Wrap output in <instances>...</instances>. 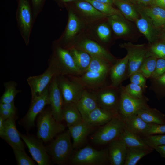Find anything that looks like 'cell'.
<instances>
[{
    "label": "cell",
    "instance_id": "obj_11",
    "mask_svg": "<svg viewBox=\"0 0 165 165\" xmlns=\"http://www.w3.org/2000/svg\"><path fill=\"white\" fill-rule=\"evenodd\" d=\"M72 48L84 51L89 54L91 57L104 59L113 64H114L118 59L114 57L108 49L88 37L85 33L69 49Z\"/></svg>",
    "mask_w": 165,
    "mask_h": 165
},
{
    "label": "cell",
    "instance_id": "obj_18",
    "mask_svg": "<svg viewBox=\"0 0 165 165\" xmlns=\"http://www.w3.org/2000/svg\"><path fill=\"white\" fill-rule=\"evenodd\" d=\"M20 136L28 147L33 159L39 165H48L51 163L50 156L46 148L38 140L33 137L20 133Z\"/></svg>",
    "mask_w": 165,
    "mask_h": 165
},
{
    "label": "cell",
    "instance_id": "obj_32",
    "mask_svg": "<svg viewBox=\"0 0 165 165\" xmlns=\"http://www.w3.org/2000/svg\"><path fill=\"white\" fill-rule=\"evenodd\" d=\"M142 119L150 124H165V115L155 108L142 109L136 113Z\"/></svg>",
    "mask_w": 165,
    "mask_h": 165
},
{
    "label": "cell",
    "instance_id": "obj_43",
    "mask_svg": "<svg viewBox=\"0 0 165 165\" xmlns=\"http://www.w3.org/2000/svg\"><path fill=\"white\" fill-rule=\"evenodd\" d=\"M17 165H34L35 162L28 156L24 150L13 148Z\"/></svg>",
    "mask_w": 165,
    "mask_h": 165
},
{
    "label": "cell",
    "instance_id": "obj_48",
    "mask_svg": "<svg viewBox=\"0 0 165 165\" xmlns=\"http://www.w3.org/2000/svg\"><path fill=\"white\" fill-rule=\"evenodd\" d=\"M0 109L16 112L14 101L11 103H0Z\"/></svg>",
    "mask_w": 165,
    "mask_h": 165
},
{
    "label": "cell",
    "instance_id": "obj_25",
    "mask_svg": "<svg viewBox=\"0 0 165 165\" xmlns=\"http://www.w3.org/2000/svg\"><path fill=\"white\" fill-rule=\"evenodd\" d=\"M140 16L135 22L140 32L143 34L149 44L155 42L156 36V28L151 20L142 11L137 9Z\"/></svg>",
    "mask_w": 165,
    "mask_h": 165
},
{
    "label": "cell",
    "instance_id": "obj_1",
    "mask_svg": "<svg viewBox=\"0 0 165 165\" xmlns=\"http://www.w3.org/2000/svg\"><path fill=\"white\" fill-rule=\"evenodd\" d=\"M91 57L88 68L81 74L67 76L81 84L85 89L94 90L106 85L107 78L113 64L101 58Z\"/></svg>",
    "mask_w": 165,
    "mask_h": 165
},
{
    "label": "cell",
    "instance_id": "obj_26",
    "mask_svg": "<svg viewBox=\"0 0 165 165\" xmlns=\"http://www.w3.org/2000/svg\"><path fill=\"white\" fill-rule=\"evenodd\" d=\"M123 118L125 128L141 137L147 131L151 124L145 122L137 113Z\"/></svg>",
    "mask_w": 165,
    "mask_h": 165
},
{
    "label": "cell",
    "instance_id": "obj_36",
    "mask_svg": "<svg viewBox=\"0 0 165 165\" xmlns=\"http://www.w3.org/2000/svg\"><path fill=\"white\" fill-rule=\"evenodd\" d=\"M4 85L5 90L1 97L0 103H11L14 101L16 95L20 91L16 89L17 83L14 81H11L5 82Z\"/></svg>",
    "mask_w": 165,
    "mask_h": 165
},
{
    "label": "cell",
    "instance_id": "obj_4",
    "mask_svg": "<svg viewBox=\"0 0 165 165\" xmlns=\"http://www.w3.org/2000/svg\"><path fill=\"white\" fill-rule=\"evenodd\" d=\"M125 128L123 117L117 114L93 134L91 137L92 141L97 145L109 144L118 138Z\"/></svg>",
    "mask_w": 165,
    "mask_h": 165
},
{
    "label": "cell",
    "instance_id": "obj_39",
    "mask_svg": "<svg viewBox=\"0 0 165 165\" xmlns=\"http://www.w3.org/2000/svg\"><path fill=\"white\" fill-rule=\"evenodd\" d=\"M141 137L145 143L154 150L159 146L165 145V134L149 135Z\"/></svg>",
    "mask_w": 165,
    "mask_h": 165
},
{
    "label": "cell",
    "instance_id": "obj_35",
    "mask_svg": "<svg viewBox=\"0 0 165 165\" xmlns=\"http://www.w3.org/2000/svg\"><path fill=\"white\" fill-rule=\"evenodd\" d=\"M153 151L141 148L127 147L124 165H136L141 158Z\"/></svg>",
    "mask_w": 165,
    "mask_h": 165
},
{
    "label": "cell",
    "instance_id": "obj_23",
    "mask_svg": "<svg viewBox=\"0 0 165 165\" xmlns=\"http://www.w3.org/2000/svg\"><path fill=\"white\" fill-rule=\"evenodd\" d=\"M108 149V157L111 165H124L127 147L124 143L119 138L109 143Z\"/></svg>",
    "mask_w": 165,
    "mask_h": 165
},
{
    "label": "cell",
    "instance_id": "obj_29",
    "mask_svg": "<svg viewBox=\"0 0 165 165\" xmlns=\"http://www.w3.org/2000/svg\"><path fill=\"white\" fill-rule=\"evenodd\" d=\"M149 6L138 9L149 18L156 28L163 27L165 25V9L156 6Z\"/></svg>",
    "mask_w": 165,
    "mask_h": 165
},
{
    "label": "cell",
    "instance_id": "obj_42",
    "mask_svg": "<svg viewBox=\"0 0 165 165\" xmlns=\"http://www.w3.org/2000/svg\"><path fill=\"white\" fill-rule=\"evenodd\" d=\"M151 79L150 89L158 96L160 93L165 91V73L160 76Z\"/></svg>",
    "mask_w": 165,
    "mask_h": 165
},
{
    "label": "cell",
    "instance_id": "obj_15",
    "mask_svg": "<svg viewBox=\"0 0 165 165\" xmlns=\"http://www.w3.org/2000/svg\"><path fill=\"white\" fill-rule=\"evenodd\" d=\"M121 84L119 87L121 95L119 106V113L123 117L136 114L140 110L148 108V99L146 97L142 98H136L127 94L124 91Z\"/></svg>",
    "mask_w": 165,
    "mask_h": 165
},
{
    "label": "cell",
    "instance_id": "obj_45",
    "mask_svg": "<svg viewBox=\"0 0 165 165\" xmlns=\"http://www.w3.org/2000/svg\"><path fill=\"white\" fill-rule=\"evenodd\" d=\"M46 0H30L32 6L34 21L42 11Z\"/></svg>",
    "mask_w": 165,
    "mask_h": 165
},
{
    "label": "cell",
    "instance_id": "obj_14",
    "mask_svg": "<svg viewBox=\"0 0 165 165\" xmlns=\"http://www.w3.org/2000/svg\"><path fill=\"white\" fill-rule=\"evenodd\" d=\"M49 86L40 95L31 99L28 112L19 122L21 125L28 129L35 126V120L37 116L43 110L46 105L50 104Z\"/></svg>",
    "mask_w": 165,
    "mask_h": 165
},
{
    "label": "cell",
    "instance_id": "obj_47",
    "mask_svg": "<svg viewBox=\"0 0 165 165\" xmlns=\"http://www.w3.org/2000/svg\"><path fill=\"white\" fill-rule=\"evenodd\" d=\"M157 134H165V124H151L148 130L141 137Z\"/></svg>",
    "mask_w": 165,
    "mask_h": 165
},
{
    "label": "cell",
    "instance_id": "obj_51",
    "mask_svg": "<svg viewBox=\"0 0 165 165\" xmlns=\"http://www.w3.org/2000/svg\"><path fill=\"white\" fill-rule=\"evenodd\" d=\"M149 5L156 6L165 9V0H152Z\"/></svg>",
    "mask_w": 165,
    "mask_h": 165
},
{
    "label": "cell",
    "instance_id": "obj_20",
    "mask_svg": "<svg viewBox=\"0 0 165 165\" xmlns=\"http://www.w3.org/2000/svg\"><path fill=\"white\" fill-rule=\"evenodd\" d=\"M50 105L53 115L57 121L61 122L63 120L62 111L64 100L57 81V76H55L49 86Z\"/></svg>",
    "mask_w": 165,
    "mask_h": 165
},
{
    "label": "cell",
    "instance_id": "obj_28",
    "mask_svg": "<svg viewBox=\"0 0 165 165\" xmlns=\"http://www.w3.org/2000/svg\"><path fill=\"white\" fill-rule=\"evenodd\" d=\"M117 114L98 106L90 113L85 121L96 127L101 126L110 121Z\"/></svg>",
    "mask_w": 165,
    "mask_h": 165
},
{
    "label": "cell",
    "instance_id": "obj_10",
    "mask_svg": "<svg viewBox=\"0 0 165 165\" xmlns=\"http://www.w3.org/2000/svg\"><path fill=\"white\" fill-rule=\"evenodd\" d=\"M93 91L98 107L115 113H119L121 95L119 86L116 87L106 84Z\"/></svg>",
    "mask_w": 165,
    "mask_h": 165
},
{
    "label": "cell",
    "instance_id": "obj_8",
    "mask_svg": "<svg viewBox=\"0 0 165 165\" xmlns=\"http://www.w3.org/2000/svg\"><path fill=\"white\" fill-rule=\"evenodd\" d=\"M68 130L58 135L51 143L50 151L53 162L58 165L65 163L74 148Z\"/></svg>",
    "mask_w": 165,
    "mask_h": 165
},
{
    "label": "cell",
    "instance_id": "obj_24",
    "mask_svg": "<svg viewBox=\"0 0 165 165\" xmlns=\"http://www.w3.org/2000/svg\"><path fill=\"white\" fill-rule=\"evenodd\" d=\"M76 104L84 121L98 107L93 91L86 89L82 91Z\"/></svg>",
    "mask_w": 165,
    "mask_h": 165
},
{
    "label": "cell",
    "instance_id": "obj_30",
    "mask_svg": "<svg viewBox=\"0 0 165 165\" xmlns=\"http://www.w3.org/2000/svg\"><path fill=\"white\" fill-rule=\"evenodd\" d=\"M118 138L122 140L127 148L154 150L145 143L141 136L130 132L125 128Z\"/></svg>",
    "mask_w": 165,
    "mask_h": 165
},
{
    "label": "cell",
    "instance_id": "obj_54",
    "mask_svg": "<svg viewBox=\"0 0 165 165\" xmlns=\"http://www.w3.org/2000/svg\"><path fill=\"white\" fill-rule=\"evenodd\" d=\"M136 2L145 5H150L152 0H135Z\"/></svg>",
    "mask_w": 165,
    "mask_h": 165
},
{
    "label": "cell",
    "instance_id": "obj_49",
    "mask_svg": "<svg viewBox=\"0 0 165 165\" xmlns=\"http://www.w3.org/2000/svg\"><path fill=\"white\" fill-rule=\"evenodd\" d=\"M16 112L0 109V116L5 120L15 115Z\"/></svg>",
    "mask_w": 165,
    "mask_h": 165
},
{
    "label": "cell",
    "instance_id": "obj_12",
    "mask_svg": "<svg viewBox=\"0 0 165 165\" xmlns=\"http://www.w3.org/2000/svg\"><path fill=\"white\" fill-rule=\"evenodd\" d=\"M119 47L125 49L128 56V77L138 71L145 59L151 56L145 44H135L131 42L121 43Z\"/></svg>",
    "mask_w": 165,
    "mask_h": 165
},
{
    "label": "cell",
    "instance_id": "obj_38",
    "mask_svg": "<svg viewBox=\"0 0 165 165\" xmlns=\"http://www.w3.org/2000/svg\"><path fill=\"white\" fill-rule=\"evenodd\" d=\"M157 59L154 56L148 57L144 61L138 71L141 72L146 79H150L155 70Z\"/></svg>",
    "mask_w": 165,
    "mask_h": 165
},
{
    "label": "cell",
    "instance_id": "obj_21",
    "mask_svg": "<svg viewBox=\"0 0 165 165\" xmlns=\"http://www.w3.org/2000/svg\"><path fill=\"white\" fill-rule=\"evenodd\" d=\"M128 56L127 54L123 58L118 59L112 66L109 75L110 85L117 87L128 77Z\"/></svg>",
    "mask_w": 165,
    "mask_h": 165
},
{
    "label": "cell",
    "instance_id": "obj_57",
    "mask_svg": "<svg viewBox=\"0 0 165 165\" xmlns=\"http://www.w3.org/2000/svg\"><path fill=\"white\" fill-rule=\"evenodd\" d=\"M163 42L165 43V34L164 35L163 37Z\"/></svg>",
    "mask_w": 165,
    "mask_h": 165
},
{
    "label": "cell",
    "instance_id": "obj_5",
    "mask_svg": "<svg viewBox=\"0 0 165 165\" xmlns=\"http://www.w3.org/2000/svg\"><path fill=\"white\" fill-rule=\"evenodd\" d=\"M39 114L37 122V136L39 139L47 142L64 131L65 126L55 119L51 109L43 110Z\"/></svg>",
    "mask_w": 165,
    "mask_h": 165
},
{
    "label": "cell",
    "instance_id": "obj_41",
    "mask_svg": "<svg viewBox=\"0 0 165 165\" xmlns=\"http://www.w3.org/2000/svg\"><path fill=\"white\" fill-rule=\"evenodd\" d=\"M151 56L165 60V43L154 42L147 46Z\"/></svg>",
    "mask_w": 165,
    "mask_h": 165
},
{
    "label": "cell",
    "instance_id": "obj_22",
    "mask_svg": "<svg viewBox=\"0 0 165 165\" xmlns=\"http://www.w3.org/2000/svg\"><path fill=\"white\" fill-rule=\"evenodd\" d=\"M85 121L70 127L68 130L73 139L74 148H77L85 143L88 136L96 128Z\"/></svg>",
    "mask_w": 165,
    "mask_h": 165
},
{
    "label": "cell",
    "instance_id": "obj_13",
    "mask_svg": "<svg viewBox=\"0 0 165 165\" xmlns=\"http://www.w3.org/2000/svg\"><path fill=\"white\" fill-rule=\"evenodd\" d=\"M59 75L56 67L49 61V66L43 73L38 75L31 76L27 79L31 91V99L40 95L49 85L55 76Z\"/></svg>",
    "mask_w": 165,
    "mask_h": 165
},
{
    "label": "cell",
    "instance_id": "obj_58",
    "mask_svg": "<svg viewBox=\"0 0 165 165\" xmlns=\"http://www.w3.org/2000/svg\"><path fill=\"white\" fill-rule=\"evenodd\" d=\"M163 27L164 30H165V25L163 26Z\"/></svg>",
    "mask_w": 165,
    "mask_h": 165
},
{
    "label": "cell",
    "instance_id": "obj_55",
    "mask_svg": "<svg viewBox=\"0 0 165 165\" xmlns=\"http://www.w3.org/2000/svg\"><path fill=\"white\" fill-rule=\"evenodd\" d=\"M97 2L106 3L112 5L113 3V0H93Z\"/></svg>",
    "mask_w": 165,
    "mask_h": 165
},
{
    "label": "cell",
    "instance_id": "obj_3",
    "mask_svg": "<svg viewBox=\"0 0 165 165\" xmlns=\"http://www.w3.org/2000/svg\"><path fill=\"white\" fill-rule=\"evenodd\" d=\"M66 28L61 36L54 41L62 47L69 50L85 32L87 27L69 8Z\"/></svg>",
    "mask_w": 165,
    "mask_h": 165
},
{
    "label": "cell",
    "instance_id": "obj_52",
    "mask_svg": "<svg viewBox=\"0 0 165 165\" xmlns=\"http://www.w3.org/2000/svg\"><path fill=\"white\" fill-rule=\"evenodd\" d=\"M155 150L160 153L161 157L165 158V145L159 146Z\"/></svg>",
    "mask_w": 165,
    "mask_h": 165
},
{
    "label": "cell",
    "instance_id": "obj_17",
    "mask_svg": "<svg viewBox=\"0 0 165 165\" xmlns=\"http://www.w3.org/2000/svg\"><path fill=\"white\" fill-rule=\"evenodd\" d=\"M112 31L107 18L87 27L85 34L90 38L108 49L111 41Z\"/></svg>",
    "mask_w": 165,
    "mask_h": 165
},
{
    "label": "cell",
    "instance_id": "obj_33",
    "mask_svg": "<svg viewBox=\"0 0 165 165\" xmlns=\"http://www.w3.org/2000/svg\"><path fill=\"white\" fill-rule=\"evenodd\" d=\"M115 4L124 16L128 20L135 22L140 16L137 9L127 0H113Z\"/></svg>",
    "mask_w": 165,
    "mask_h": 165
},
{
    "label": "cell",
    "instance_id": "obj_53",
    "mask_svg": "<svg viewBox=\"0 0 165 165\" xmlns=\"http://www.w3.org/2000/svg\"><path fill=\"white\" fill-rule=\"evenodd\" d=\"M5 120L2 116H0V134H1L3 131L4 121Z\"/></svg>",
    "mask_w": 165,
    "mask_h": 165
},
{
    "label": "cell",
    "instance_id": "obj_6",
    "mask_svg": "<svg viewBox=\"0 0 165 165\" xmlns=\"http://www.w3.org/2000/svg\"><path fill=\"white\" fill-rule=\"evenodd\" d=\"M70 162L73 165H106L109 163L108 149L98 150L87 145L76 152Z\"/></svg>",
    "mask_w": 165,
    "mask_h": 165
},
{
    "label": "cell",
    "instance_id": "obj_44",
    "mask_svg": "<svg viewBox=\"0 0 165 165\" xmlns=\"http://www.w3.org/2000/svg\"><path fill=\"white\" fill-rule=\"evenodd\" d=\"M130 81L141 87L144 92L148 87L146 85V78L140 72L137 71L132 74L129 77Z\"/></svg>",
    "mask_w": 165,
    "mask_h": 165
},
{
    "label": "cell",
    "instance_id": "obj_56",
    "mask_svg": "<svg viewBox=\"0 0 165 165\" xmlns=\"http://www.w3.org/2000/svg\"><path fill=\"white\" fill-rule=\"evenodd\" d=\"M131 3H135L136 1L135 0H127Z\"/></svg>",
    "mask_w": 165,
    "mask_h": 165
},
{
    "label": "cell",
    "instance_id": "obj_40",
    "mask_svg": "<svg viewBox=\"0 0 165 165\" xmlns=\"http://www.w3.org/2000/svg\"><path fill=\"white\" fill-rule=\"evenodd\" d=\"M125 92L130 96L136 98H142L145 96L142 88L139 85L130 83L126 86H123Z\"/></svg>",
    "mask_w": 165,
    "mask_h": 165
},
{
    "label": "cell",
    "instance_id": "obj_27",
    "mask_svg": "<svg viewBox=\"0 0 165 165\" xmlns=\"http://www.w3.org/2000/svg\"><path fill=\"white\" fill-rule=\"evenodd\" d=\"M62 117L63 120L65 121L68 127L83 121L76 103H64Z\"/></svg>",
    "mask_w": 165,
    "mask_h": 165
},
{
    "label": "cell",
    "instance_id": "obj_16",
    "mask_svg": "<svg viewBox=\"0 0 165 165\" xmlns=\"http://www.w3.org/2000/svg\"><path fill=\"white\" fill-rule=\"evenodd\" d=\"M57 81L63 98L64 103H76L85 88L79 83L65 76H57Z\"/></svg>",
    "mask_w": 165,
    "mask_h": 165
},
{
    "label": "cell",
    "instance_id": "obj_34",
    "mask_svg": "<svg viewBox=\"0 0 165 165\" xmlns=\"http://www.w3.org/2000/svg\"><path fill=\"white\" fill-rule=\"evenodd\" d=\"M68 50L82 74L88 68L91 61V56L87 53L80 50L75 48Z\"/></svg>",
    "mask_w": 165,
    "mask_h": 165
},
{
    "label": "cell",
    "instance_id": "obj_9",
    "mask_svg": "<svg viewBox=\"0 0 165 165\" xmlns=\"http://www.w3.org/2000/svg\"><path fill=\"white\" fill-rule=\"evenodd\" d=\"M87 27L106 19L107 16L85 0H78L66 5Z\"/></svg>",
    "mask_w": 165,
    "mask_h": 165
},
{
    "label": "cell",
    "instance_id": "obj_37",
    "mask_svg": "<svg viewBox=\"0 0 165 165\" xmlns=\"http://www.w3.org/2000/svg\"><path fill=\"white\" fill-rule=\"evenodd\" d=\"M85 0L90 2L97 10L107 17L114 15H118L124 17L118 9L114 8L111 5L93 0Z\"/></svg>",
    "mask_w": 165,
    "mask_h": 165
},
{
    "label": "cell",
    "instance_id": "obj_31",
    "mask_svg": "<svg viewBox=\"0 0 165 165\" xmlns=\"http://www.w3.org/2000/svg\"><path fill=\"white\" fill-rule=\"evenodd\" d=\"M107 20L112 30L117 37H123L130 31V26L125 20L124 17L114 15L107 17Z\"/></svg>",
    "mask_w": 165,
    "mask_h": 165
},
{
    "label": "cell",
    "instance_id": "obj_19",
    "mask_svg": "<svg viewBox=\"0 0 165 165\" xmlns=\"http://www.w3.org/2000/svg\"><path fill=\"white\" fill-rule=\"evenodd\" d=\"M15 121V115L6 119L3 131L0 136L12 148L24 150V143L16 128Z\"/></svg>",
    "mask_w": 165,
    "mask_h": 165
},
{
    "label": "cell",
    "instance_id": "obj_50",
    "mask_svg": "<svg viewBox=\"0 0 165 165\" xmlns=\"http://www.w3.org/2000/svg\"><path fill=\"white\" fill-rule=\"evenodd\" d=\"M60 7L65 8L67 4L78 0H53Z\"/></svg>",
    "mask_w": 165,
    "mask_h": 165
},
{
    "label": "cell",
    "instance_id": "obj_2",
    "mask_svg": "<svg viewBox=\"0 0 165 165\" xmlns=\"http://www.w3.org/2000/svg\"><path fill=\"white\" fill-rule=\"evenodd\" d=\"M49 61L56 68L59 75H79L82 72L77 66L69 50L64 48L53 40L52 53Z\"/></svg>",
    "mask_w": 165,
    "mask_h": 165
},
{
    "label": "cell",
    "instance_id": "obj_46",
    "mask_svg": "<svg viewBox=\"0 0 165 165\" xmlns=\"http://www.w3.org/2000/svg\"><path fill=\"white\" fill-rule=\"evenodd\" d=\"M165 73V60L161 58H157L156 67L154 72L150 79L158 78Z\"/></svg>",
    "mask_w": 165,
    "mask_h": 165
},
{
    "label": "cell",
    "instance_id": "obj_7",
    "mask_svg": "<svg viewBox=\"0 0 165 165\" xmlns=\"http://www.w3.org/2000/svg\"><path fill=\"white\" fill-rule=\"evenodd\" d=\"M17 7L16 18L17 26L25 44H29L31 34L35 23L30 0H16Z\"/></svg>",
    "mask_w": 165,
    "mask_h": 165
}]
</instances>
